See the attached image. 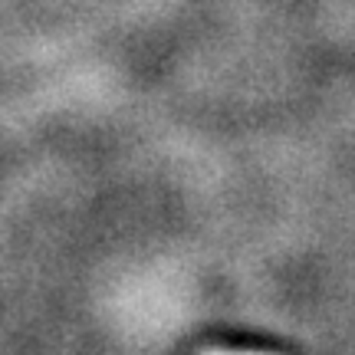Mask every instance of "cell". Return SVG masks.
Returning a JSON list of instances; mask_svg holds the SVG:
<instances>
[{
    "mask_svg": "<svg viewBox=\"0 0 355 355\" xmlns=\"http://www.w3.org/2000/svg\"><path fill=\"white\" fill-rule=\"evenodd\" d=\"M211 355H237V352H211ZM243 355H254V352H243Z\"/></svg>",
    "mask_w": 355,
    "mask_h": 355,
    "instance_id": "6da1fadb",
    "label": "cell"
}]
</instances>
